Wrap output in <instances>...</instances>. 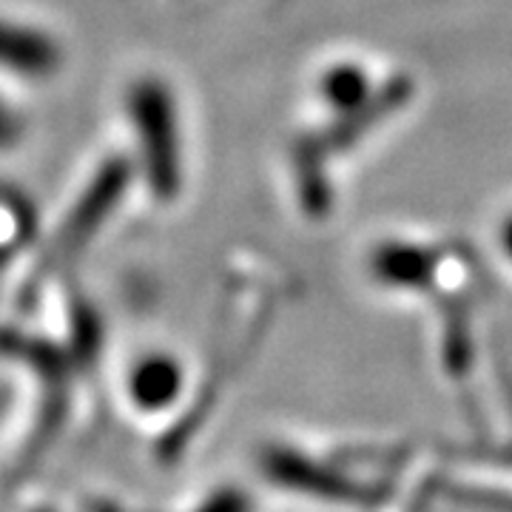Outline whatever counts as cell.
<instances>
[{
  "label": "cell",
  "mask_w": 512,
  "mask_h": 512,
  "mask_svg": "<svg viewBox=\"0 0 512 512\" xmlns=\"http://www.w3.org/2000/svg\"><path fill=\"white\" fill-rule=\"evenodd\" d=\"M128 117L140 134V160L151 191L163 200L180 191V123L171 92L160 80H140L128 92Z\"/></svg>",
  "instance_id": "obj_1"
},
{
  "label": "cell",
  "mask_w": 512,
  "mask_h": 512,
  "mask_svg": "<svg viewBox=\"0 0 512 512\" xmlns=\"http://www.w3.org/2000/svg\"><path fill=\"white\" fill-rule=\"evenodd\" d=\"M0 63L15 72H49L55 63V49L49 40L0 20Z\"/></svg>",
  "instance_id": "obj_2"
},
{
  "label": "cell",
  "mask_w": 512,
  "mask_h": 512,
  "mask_svg": "<svg viewBox=\"0 0 512 512\" xmlns=\"http://www.w3.org/2000/svg\"><path fill=\"white\" fill-rule=\"evenodd\" d=\"M180 373L168 359H148L134 373V396L143 404H163L177 393Z\"/></svg>",
  "instance_id": "obj_3"
},
{
  "label": "cell",
  "mask_w": 512,
  "mask_h": 512,
  "mask_svg": "<svg viewBox=\"0 0 512 512\" xmlns=\"http://www.w3.org/2000/svg\"><path fill=\"white\" fill-rule=\"evenodd\" d=\"M15 131H18V126H15V120H12V111L6 109L3 100H0V146L9 143V140L15 137Z\"/></svg>",
  "instance_id": "obj_4"
},
{
  "label": "cell",
  "mask_w": 512,
  "mask_h": 512,
  "mask_svg": "<svg viewBox=\"0 0 512 512\" xmlns=\"http://www.w3.org/2000/svg\"><path fill=\"white\" fill-rule=\"evenodd\" d=\"M239 510V498H222L220 504H214L208 512H237Z\"/></svg>",
  "instance_id": "obj_5"
}]
</instances>
